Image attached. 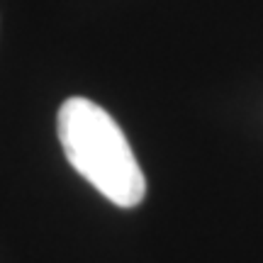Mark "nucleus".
Segmentation results:
<instances>
[{"label": "nucleus", "instance_id": "1", "mask_svg": "<svg viewBox=\"0 0 263 263\" xmlns=\"http://www.w3.org/2000/svg\"><path fill=\"white\" fill-rule=\"evenodd\" d=\"M57 132L66 161L117 207H137L146 178L122 127L88 98H68L59 107Z\"/></svg>", "mask_w": 263, "mask_h": 263}]
</instances>
